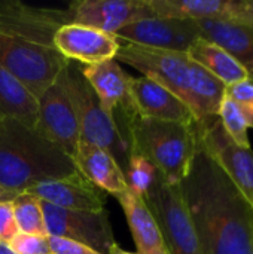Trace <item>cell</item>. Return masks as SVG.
Wrapping results in <instances>:
<instances>
[{"label":"cell","instance_id":"obj_19","mask_svg":"<svg viewBox=\"0 0 253 254\" xmlns=\"http://www.w3.org/2000/svg\"><path fill=\"white\" fill-rule=\"evenodd\" d=\"M124 210L137 254H167V249L155 216L143 198L130 189L116 196Z\"/></svg>","mask_w":253,"mask_h":254},{"label":"cell","instance_id":"obj_22","mask_svg":"<svg viewBox=\"0 0 253 254\" xmlns=\"http://www.w3.org/2000/svg\"><path fill=\"white\" fill-rule=\"evenodd\" d=\"M37 113V98L0 65V118L36 128Z\"/></svg>","mask_w":253,"mask_h":254},{"label":"cell","instance_id":"obj_9","mask_svg":"<svg viewBox=\"0 0 253 254\" xmlns=\"http://www.w3.org/2000/svg\"><path fill=\"white\" fill-rule=\"evenodd\" d=\"M200 147L253 205V150L239 146L225 132L219 118L195 124Z\"/></svg>","mask_w":253,"mask_h":254},{"label":"cell","instance_id":"obj_27","mask_svg":"<svg viewBox=\"0 0 253 254\" xmlns=\"http://www.w3.org/2000/svg\"><path fill=\"white\" fill-rule=\"evenodd\" d=\"M218 118L231 140H234L242 147H246V149L252 147L251 137H249L251 128L248 127V124H246L243 115L240 113V110L237 109V106L227 97V94L219 107Z\"/></svg>","mask_w":253,"mask_h":254},{"label":"cell","instance_id":"obj_14","mask_svg":"<svg viewBox=\"0 0 253 254\" xmlns=\"http://www.w3.org/2000/svg\"><path fill=\"white\" fill-rule=\"evenodd\" d=\"M128 106L137 116L143 119L195 124L194 115L183 100L166 86L145 77H133L128 85Z\"/></svg>","mask_w":253,"mask_h":254},{"label":"cell","instance_id":"obj_11","mask_svg":"<svg viewBox=\"0 0 253 254\" xmlns=\"http://www.w3.org/2000/svg\"><path fill=\"white\" fill-rule=\"evenodd\" d=\"M69 22L67 9L39 7L21 1H0V36L52 46L55 31Z\"/></svg>","mask_w":253,"mask_h":254},{"label":"cell","instance_id":"obj_32","mask_svg":"<svg viewBox=\"0 0 253 254\" xmlns=\"http://www.w3.org/2000/svg\"><path fill=\"white\" fill-rule=\"evenodd\" d=\"M227 18L253 25V0H228Z\"/></svg>","mask_w":253,"mask_h":254},{"label":"cell","instance_id":"obj_8","mask_svg":"<svg viewBox=\"0 0 253 254\" xmlns=\"http://www.w3.org/2000/svg\"><path fill=\"white\" fill-rule=\"evenodd\" d=\"M115 60L140 71L142 76L166 86L186 103L188 71L191 63L186 52L155 49L119 42Z\"/></svg>","mask_w":253,"mask_h":254},{"label":"cell","instance_id":"obj_10","mask_svg":"<svg viewBox=\"0 0 253 254\" xmlns=\"http://www.w3.org/2000/svg\"><path fill=\"white\" fill-rule=\"evenodd\" d=\"M37 103L39 113L36 129L73 158L81 143V132L75 107L63 80V73L58 80L37 98Z\"/></svg>","mask_w":253,"mask_h":254},{"label":"cell","instance_id":"obj_7","mask_svg":"<svg viewBox=\"0 0 253 254\" xmlns=\"http://www.w3.org/2000/svg\"><path fill=\"white\" fill-rule=\"evenodd\" d=\"M42 211L48 237L70 240L84 244L100 254H110L118 246L106 210H64L48 202H42Z\"/></svg>","mask_w":253,"mask_h":254},{"label":"cell","instance_id":"obj_25","mask_svg":"<svg viewBox=\"0 0 253 254\" xmlns=\"http://www.w3.org/2000/svg\"><path fill=\"white\" fill-rule=\"evenodd\" d=\"M10 202H12L15 223L21 234L48 237L45 217L42 211V202L36 196L24 192L13 196Z\"/></svg>","mask_w":253,"mask_h":254},{"label":"cell","instance_id":"obj_17","mask_svg":"<svg viewBox=\"0 0 253 254\" xmlns=\"http://www.w3.org/2000/svg\"><path fill=\"white\" fill-rule=\"evenodd\" d=\"M72 159L78 173L101 192L116 198L128 189L124 170L107 150L81 141Z\"/></svg>","mask_w":253,"mask_h":254},{"label":"cell","instance_id":"obj_20","mask_svg":"<svg viewBox=\"0 0 253 254\" xmlns=\"http://www.w3.org/2000/svg\"><path fill=\"white\" fill-rule=\"evenodd\" d=\"M81 71L104 110L115 115L116 110L127 106L131 76L124 71L116 60H107L92 65H81Z\"/></svg>","mask_w":253,"mask_h":254},{"label":"cell","instance_id":"obj_4","mask_svg":"<svg viewBox=\"0 0 253 254\" xmlns=\"http://www.w3.org/2000/svg\"><path fill=\"white\" fill-rule=\"evenodd\" d=\"M63 80L75 107L81 141L107 150L125 171L130 147L124 138L115 116L103 109L97 95L85 80L78 63L69 61L63 70Z\"/></svg>","mask_w":253,"mask_h":254},{"label":"cell","instance_id":"obj_6","mask_svg":"<svg viewBox=\"0 0 253 254\" xmlns=\"http://www.w3.org/2000/svg\"><path fill=\"white\" fill-rule=\"evenodd\" d=\"M143 199L158 222L167 253L203 254L179 185L160 176Z\"/></svg>","mask_w":253,"mask_h":254},{"label":"cell","instance_id":"obj_12","mask_svg":"<svg viewBox=\"0 0 253 254\" xmlns=\"http://www.w3.org/2000/svg\"><path fill=\"white\" fill-rule=\"evenodd\" d=\"M119 42L140 46L188 52L191 45L201 37L195 21L151 16L131 22L113 34Z\"/></svg>","mask_w":253,"mask_h":254},{"label":"cell","instance_id":"obj_35","mask_svg":"<svg viewBox=\"0 0 253 254\" xmlns=\"http://www.w3.org/2000/svg\"><path fill=\"white\" fill-rule=\"evenodd\" d=\"M110 254H137V253H130V252H127V250H122L119 246H116V247L112 250V253Z\"/></svg>","mask_w":253,"mask_h":254},{"label":"cell","instance_id":"obj_16","mask_svg":"<svg viewBox=\"0 0 253 254\" xmlns=\"http://www.w3.org/2000/svg\"><path fill=\"white\" fill-rule=\"evenodd\" d=\"M42 202L64 210L101 211L104 210V192L97 189L79 173L51 182H43L27 190Z\"/></svg>","mask_w":253,"mask_h":254},{"label":"cell","instance_id":"obj_30","mask_svg":"<svg viewBox=\"0 0 253 254\" xmlns=\"http://www.w3.org/2000/svg\"><path fill=\"white\" fill-rule=\"evenodd\" d=\"M18 232L19 231L15 223L12 202L0 201V243L7 244Z\"/></svg>","mask_w":253,"mask_h":254},{"label":"cell","instance_id":"obj_37","mask_svg":"<svg viewBox=\"0 0 253 254\" xmlns=\"http://www.w3.org/2000/svg\"><path fill=\"white\" fill-rule=\"evenodd\" d=\"M167 254H169V253H167Z\"/></svg>","mask_w":253,"mask_h":254},{"label":"cell","instance_id":"obj_5","mask_svg":"<svg viewBox=\"0 0 253 254\" xmlns=\"http://www.w3.org/2000/svg\"><path fill=\"white\" fill-rule=\"evenodd\" d=\"M67 63L54 46L0 36V65L36 98L58 80Z\"/></svg>","mask_w":253,"mask_h":254},{"label":"cell","instance_id":"obj_13","mask_svg":"<svg viewBox=\"0 0 253 254\" xmlns=\"http://www.w3.org/2000/svg\"><path fill=\"white\" fill-rule=\"evenodd\" d=\"M72 24L115 34L122 27L154 16L148 0H81L69 7Z\"/></svg>","mask_w":253,"mask_h":254},{"label":"cell","instance_id":"obj_31","mask_svg":"<svg viewBox=\"0 0 253 254\" xmlns=\"http://www.w3.org/2000/svg\"><path fill=\"white\" fill-rule=\"evenodd\" d=\"M48 244L51 254H100L84 244L57 237H48Z\"/></svg>","mask_w":253,"mask_h":254},{"label":"cell","instance_id":"obj_26","mask_svg":"<svg viewBox=\"0 0 253 254\" xmlns=\"http://www.w3.org/2000/svg\"><path fill=\"white\" fill-rule=\"evenodd\" d=\"M124 173L128 189L140 198H145L160 177L158 170L146 158L137 153H130Z\"/></svg>","mask_w":253,"mask_h":254},{"label":"cell","instance_id":"obj_18","mask_svg":"<svg viewBox=\"0 0 253 254\" xmlns=\"http://www.w3.org/2000/svg\"><path fill=\"white\" fill-rule=\"evenodd\" d=\"M201 37L227 51L249 71L253 65V25L228 18L195 21Z\"/></svg>","mask_w":253,"mask_h":254},{"label":"cell","instance_id":"obj_28","mask_svg":"<svg viewBox=\"0 0 253 254\" xmlns=\"http://www.w3.org/2000/svg\"><path fill=\"white\" fill-rule=\"evenodd\" d=\"M227 97L237 106L248 127L253 129V79L246 77L227 86Z\"/></svg>","mask_w":253,"mask_h":254},{"label":"cell","instance_id":"obj_3","mask_svg":"<svg viewBox=\"0 0 253 254\" xmlns=\"http://www.w3.org/2000/svg\"><path fill=\"white\" fill-rule=\"evenodd\" d=\"M124 127L121 132L128 143L130 153L146 158L170 185H180L198 149L195 124H176L143 119L130 106L118 110Z\"/></svg>","mask_w":253,"mask_h":254},{"label":"cell","instance_id":"obj_2","mask_svg":"<svg viewBox=\"0 0 253 254\" xmlns=\"http://www.w3.org/2000/svg\"><path fill=\"white\" fill-rule=\"evenodd\" d=\"M76 173L73 159L36 128L13 119L0 121V188L6 192L16 196Z\"/></svg>","mask_w":253,"mask_h":254},{"label":"cell","instance_id":"obj_15","mask_svg":"<svg viewBox=\"0 0 253 254\" xmlns=\"http://www.w3.org/2000/svg\"><path fill=\"white\" fill-rule=\"evenodd\" d=\"M52 46L67 61L81 65H92L115 60L119 49V40L113 34L69 22L55 31Z\"/></svg>","mask_w":253,"mask_h":254},{"label":"cell","instance_id":"obj_36","mask_svg":"<svg viewBox=\"0 0 253 254\" xmlns=\"http://www.w3.org/2000/svg\"><path fill=\"white\" fill-rule=\"evenodd\" d=\"M0 121H1V118H0Z\"/></svg>","mask_w":253,"mask_h":254},{"label":"cell","instance_id":"obj_24","mask_svg":"<svg viewBox=\"0 0 253 254\" xmlns=\"http://www.w3.org/2000/svg\"><path fill=\"white\" fill-rule=\"evenodd\" d=\"M154 16L185 21L227 18L228 0H148Z\"/></svg>","mask_w":253,"mask_h":254},{"label":"cell","instance_id":"obj_33","mask_svg":"<svg viewBox=\"0 0 253 254\" xmlns=\"http://www.w3.org/2000/svg\"><path fill=\"white\" fill-rule=\"evenodd\" d=\"M13 199V195L6 192L3 188H0V201H12Z\"/></svg>","mask_w":253,"mask_h":254},{"label":"cell","instance_id":"obj_1","mask_svg":"<svg viewBox=\"0 0 253 254\" xmlns=\"http://www.w3.org/2000/svg\"><path fill=\"white\" fill-rule=\"evenodd\" d=\"M180 192L203 254H253V205L200 147Z\"/></svg>","mask_w":253,"mask_h":254},{"label":"cell","instance_id":"obj_34","mask_svg":"<svg viewBox=\"0 0 253 254\" xmlns=\"http://www.w3.org/2000/svg\"><path fill=\"white\" fill-rule=\"evenodd\" d=\"M0 254H15L6 243H0Z\"/></svg>","mask_w":253,"mask_h":254},{"label":"cell","instance_id":"obj_23","mask_svg":"<svg viewBox=\"0 0 253 254\" xmlns=\"http://www.w3.org/2000/svg\"><path fill=\"white\" fill-rule=\"evenodd\" d=\"M186 54L194 63L206 68L227 86L249 77L248 71L236 58H233L227 51H224L218 45L207 42L203 37L197 39Z\"/></svg>","mask_w":253,"mask_h":254},{"label":"cell","instance_id":"obj_21","mask_svg":"<svg viewBox=\"0 0 253 254\" xmlns=\"http://www.w3.org/2000/svg\"><path fill=\"white\" fill-rule=\"evenodd\" d=\"M225 94L227 85L191 60L188 71L186 106L192 112L195 124H204L216 119Z\"/></svg>","mask_w":253,"mask_h":254},{"label":"cell","instance_id":"obj_29","mask_svg":"<svg viewBox=\"0 0 253 254\" xmlns=\"http://www.w3.org/2000/svg\"><path fill=\"white\" fill-rule=\"evenodd\" d=\"M7 246L15 254H51L48 237H37L18 232Z\"/></svg>","mask_w":253,"mask_h":254}]
</instances>
